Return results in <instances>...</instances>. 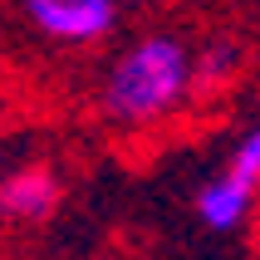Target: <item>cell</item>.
Wrapping results in <instances>:
<instances>
[{
  "label": "cell",
  "instance_id": "3",
  "mask_svg": "<svg viewBox=\"0 0 260 260\" xmlns=\"http://www.w3.org/2000/svg\"><path fill=\"white\" fill-rule=\"evenodd\" d=\"M29 35H40L54 49H93L118 35V10L113 0H15Z\"/></svg>",
  "mask_w": 260,
  "mask_h": 260
},
{
  "label": "cell",
  "instance_id": "2",
  "mask_svg": "<svg viewBox=\"0 0 260 260\" xmlns=\"http://www.w3.org/2000/svg\"><path fill=\"white\" fill-rule=\"evenodd\" d=\"M255 197H260V133L246 128L236 138V147L226 152V162L197 187L191 211H197V221L206 231L236 236L255 216Z\"/></svg>",
  "mask_w": 260,
  "mask_h": 260
},
{
  "label": "cell",
  "instance_id": "6",
  "mask_svg": "<svg viewBox=\"0 0 260 260\" xmlns=\"http://www.w3.org/2000/svg\"><path fill=\"white\" fill-rule=\"evenodd\" d=\"M118 10H147V5H157V0H113Z\"/></svg>",
  "mask_w": 260,
  "mask_h": 260
},
{
  "label": "cell",
  "instance_id": "5",
  "mask_svg": "<svg viewBox=\"0 0 260 260\" xmlns=\"http://www.w3.org/2000/svg\"><path fill=\"white\" fill-rule=\"evenodd\" d=\"M191 69H197V99L202 93H226V88H236V79L246 69V44L231 29L191 40Z\"/></svg>",
  "mask_w": 260,
  "mask_h": 260
},
{
  "label": "cell",
  "instance_id": "4",
  "mask_svg": "<svg viewBox=\"0 0 260 260\" xmlns=\"http://www.w3.org/2000/svg\"><path fill=\"white\" fill-rule=\"evenodd\" d=\"M59 202H64V182L49 162H20L10 172H0V221L5 226L35 231L59 216Z\"/></svg>",
  "mask_w": 260,
  "mask_h": 260
},
{
  "label": "cell",
  "instance_id": "1",
  "mask_svg": "<svg viewBox=\"0 0 260 260\" xmlns=\"http://www.w3.org/2000/svg\"><path fill=\"white\" fill-rule=\"evenodd\" d=\"M93 103L108 128L118 133H157L197 103V69L191 40L182 29L152 25L138 29L103 59Z\"/></svg>",
  "mask_w": 260,
  "mask_h": 260
}]
</instances>
